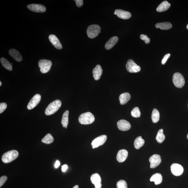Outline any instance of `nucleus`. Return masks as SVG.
Returning a JSON list of instances; mask_svg holds the SVG:
<instances>
[{"instance_id":"obj_13","label":"nucleus","mask_w":188,"mask_h":188,"mask_svg":"<svg viewBox=\"0 0 188 188\" xmlns=\"http://www.w3.org/2000/svg\"><path fill=\"white\" fill-rule=\"evenodd\" d=\"M117 126L119 129L122 131H126L130 130L131 128L130 123L124 119H121L118 122Z\"/></svg>"},{"instance_id":"obj_37","label":"nucleus","mask_w":188,"mask_h":188,"mask_svg":"<svg viewBox=\"0 0 188 188\" xmlns=\"http://www.w3.org/2000/svg\"><path fill=\"white\" fill-rule=\"evenodd\" d=\"M74 1L77 7H80L83 6V1L82 0H75Z\"/></svg>"},{"instance_id":"obj_10","label":"nucleus","mask_w":188,"mask_h":188,"mask_svg":"<svg viewBox=\"0 0 188 188\" xmlns=\"http://www.w3.org/2000/svg\"><path fill=\"white\" fill-rule=\"evenodd\" d=\"M161 156L158 154H154L149 158L150 163V167L151 168H154L159 165L161 162Z\"/></svg>"},{"instance_id":"obj_17","label":"nucleus","mask_w":188,"mask_h":188,"mask_svg":"<svg viewBox=\"0 0 188 188\" xmlns=\"http://www.w3.org/2000/svg\"><path fill=\"white\" fill-rule=\"evenodd\" d=\"M128 152L127 150L124 149L120 150L117 155V161L120 163L124 162L128 157Z\"/></svg>"},{"instance_id":"obj_34","label":"nucleus","mask_w":188,"mask_h":188,"mask_svg":"<svg viewBox=\"0 0 188 188\" xmlns=\"http://www.w3.org/2000/svg\"><path fill=\"white\" fill-rule=\"evenodd\" d=\"M7 107V105L5 102L1 103L0 104V114H1L5 111Z\"/></svg>"},{"instance_id":"obj_1","label":"nucleus","mask_w":188,"mask_h":188,"mask_svg":"<svg viewBox=\"0 0 188 188\" xmlns=\"http://www.w3.org/2000/svg\"><path fill=\"white\" fill-rule=\"evenodd\" d=\"M61 101L56 100L49 104L46 109L45 114L47 115H50L54 114L59 109L61 106Z\"/></svg>"},{"instance_id":"obj_15","label":"nucleus","mask_w":188,"mask_h":188,"mask_svg":"<svg viewBox=\"0 0 188 188\" xmlns=\"http://www.w3.org/2000/svg\"><path fill=\"white\" fill-rule=\"evenodd\" d=\"M114 12L118 17L123 19H128L131 16V14L129 12L119 9L115 10Z\"/></svg>"},{"instance_id":"obj_6","label":"nucleus","mask_w":188,"mask_h":188,"mask_svg":"<svg viewBox=\"0 0 188 188\" xmlns=\"http://www.w3.org/2000/svg\"><path fill=\"white\" fill-rule=\"evenodd\" d=\"M40 71L42 73L48 72L51 69L52 62L51 61L45 59L40 60L38 62Z\"/></svg>"},{"instance_id":"obj_8","label":"nucleus","mask_w":188,"mask_h":188,"mask_svg":"<svg viewBox=\"0 0 188 188\" xmlns=\"http://www.w3.org/2000/svg\"><path fill=\"white\" fill-rule=\"evenodd\" d=\"M107 139V136L106 135H102L95 138L92 142L91 145L93 148H95L102 145L105 143Z\"/></svg>"},{"instance_id":"obj_22","label":"nucleus","mask_w":188,"mask_h":188,"mask_svg":"<svg viewBox=\"0 0 188 188\" xmlns=\"http://www.w3.org/2000/svg\"><path fill=\"white\" fill-rule=\"evenodd\" d=\"M131 95L129 93H124L121 94L119 97L120 103L122 105L126 104L131 99Z\"/></svg>"},{"instance_id":"obj_11","label":"nucleus","mask_w":188,"mask_h":188,"mask_svg":"<svg viewBox=\"0 0 188 188\" xmlns=\"http://www.w3.org/2000/svg\"><path fill=\"white\" fill-rule=\"evenodd\" d=\"M41 95L38 94H36L29 101L27 105V108L29 110L33 109L37 105L41 100Z\"/></svg>"},{"instance_id":"obj_41","label":"nucleus","mask_w":188,"mask_h":188,"mask_svg":"<svg viewBox=\"0 0 188 188\" xmlns=\"http://www.w3.org/2000/svg\"><path fill=\"white\" fill-rule=\"evenodd\" d=\"M2 84V83L1 82H0V86H1Z\"/></svg>"},{"instance_id":"obj_40","label":"nucleus","mask_w":188,"mask_h":188,"mask_svg":"<svg viewBox=\"0 0 188 188\" xmlns=\"http://www.w3.org/2000/svg\"><path fill=\"white\" fill-rule=\"evenodd\" d=\"M73 188H79L78 186L77 185H75Z\"/></svg>"},{"instance_id":"obj_26","label":"nucleus","mask_w":188,"mask_h":188,"mask_svg":"<svg viewBox=\"0 0 188 188\" xmlns=\"http://www.w3.org/2000/svg\"><path fill=\"white\" fill-rule=\"evenodd\" d=\"M69 110H67L64 112L62 115L61 123L62 126L66 128H67L69 124Z\"/></svg>"},{"instance_id":"obj_16","label":"nucleus","mask_w":188,"mask_h":188,"mask_svg":"<svg viewBox=\"0 0 188 188\" xmlns=\"http://www.w3.org/2000/svg\"><path fill=\"white\" fill-rule=\"evenodd\" d=\"M49 39L51 43L57 49H62V45L59 40L56 36L54 35H51L49 36Z\"/></svg>"},{"instance_id":"obj_3","label":"nucleus","mask_w":188,"mask_h":188,"mask_svg":"<svg viewBox=\"0 0 188 188\" xmlns=\"http://www.w3.org/2000/svg\"><path fill=\"white\" fill-rule=\"evenodd\" d=\"M19 156V153L16 150H13L5 153L2 156V161L5 163H11Z\"/></svg>"},{"instance_id":"obj_30","label":"nucleus","mask_w":188,"mask_h":188,"mask_svg":"<svg viewBox=\"0 0 188 188\" xmlns=\"http://www.w3.org/2000/svg\"><path fill=\"white\" fill-rule=\"evenodd\" d=\"M54 138L51 134H47L42 140V142L46 144H50L54 141Z\"/></svg>"},{"instance_id":"obj_36","label":"nucleus","mask_w":188,"mask_h":188,"mask_svg":"<svg viewBox=\"0 0 188 188\" xmlns=\"http://www.w3.org/2000/svg\"><path fill=\"white\" fill-rule=\"evenodd\" d=\"M170 53H168L165 54V56H164L163 58L162 59L161 63L163 64H165L166 62H167V60L170 57Z\"/></svg>"},{"instance_id":"obj_23","label":"nucleus","mask_w":188,"mask_h":188,"mask_svg":"<svg viewBox=\"0 0 188 188\" xmlns=\"http://www.w3.org/2000/svg\"><path fill=\"white\" fill-rule=\"evenodd\" d=\"M151 182H154L155 185H158L161 184L163 181V177L160 173H156L153 175L150 178Z\"/></svg>"},{"instance_id":"obj_28","label":"nucleus","mask_w":188,"mask_h":188,"mask_svg":"<svg viewBox=\"0 0 188 188\" xmlns=\"http://www.w3.org/2000/svg\"><path fill=\"white\" fill-rule=\"evenodd\" d=\"M160 115L159 111L156 108L153 110L152 114V121L154 123H156L159 121Z\"/></svg>"},{"instance_id":"obj_25","label":"nucleus","mask_w":188,"mask_h":188,"mask_svg":"<svg viewBox=\"0 0 188 188\" xmlns=\"http://www.w3.org/2000/svg\"><path fill=\"white\" fill-rule=\"evenodd\" d=\"M145 140L143 139L141 136L137 137L134 141V147L137 150L140 149L145 144Z\"/></svg>"},{"instance_id":"obj_5","label":"nucleus","mask_w":188,"mask_h":188,"mask_svg":"<svg viewBox=\"0 0 188 188\" xmlns=\"http://www.w3.org/2000/svg\"><path fill=\"white\" fill-rule=\"evenodd\" d=\"M172 81L174 86L179 88H182L185 84V79L183 75L179 73H175L173 75Z\"/></svg>"},{"instance_id":"obj_29","label":"nucleus","mask_w":188,"mask_h":188,"mask_svg":"<svg viewBox=\"0 0 188 188\" xmlns=\"http://www.w3.org/2000/svg\"><path fill=\"white\" fill-rule=\"evenodd\" d=\"M163 129H160L158 131L156 139V141L159 143H162L165 141V136L163 134Z\"/></svg>"},{"instance_id":"obj_39","label":"nucleus","mask_w":188,"mask_h":188,"mask_svg":"<svg viewBox=\"0 0 188 188\" xmlns=\"http://www.w3.org/2000/svg\"><path fill=\"white\" fill-rule=\"evenodd\" d=\"M60 165V162L59 161H57L56 163L55 164L54 167L56 168H58Z\"/></svg>"},{"instance_id":"obj_9","label":"nucleus","mask_w":188,"mask_h":188,"mask_svg":"<svg viewBox=\"0 0 188 188\" xmlns=\"http://www.w3.org/2000/svg\"><path fill=\"white\" fill-rule=\"evenodd\" d=\"M170 168L171 172L175 176L181 175L183 172V168L180 164L173 163L171 166Z\"/></svg>"},{"instance_id":"obj_12","label":"nucleus","mask_w":188,"mask_h":188,"mask_svg":"<svg viewBox=\"0 0 188 188\" xmlns=\"http://www.w3.org/2000/svg\"><path fill=\"white\" fill-rule=\"evenodd\" d=\"M27 7L29 10L35 12L43 13L46 11L45 6L41 4H33L28 5Z\"/></svg>"},{"instance_id":"obj_32","label":"nucleus","mask_w":188,"mask_h":188,"mask_svg":"<svg viewBox=\"0 0 188 188\" xmlns=\"http://www.w3.org/2000/svg\"><path fill=\"white\" fill-rule=\"evenodd\" d=\"M117 188H127L128 185L126 182L124 180H120L117 182Z\"/></svg>"},{"instance_id":"obj_18","label":"nucleus","mask_w":188,"mask_h":188,"mask_svg":"<svg viewBox=\"0 0 188 188\" xmlns=\"http://www.w3.org/2000/svg\"><path fill=\"white\" fill-rule=\"evenodd\" d=\"M9 54L14 59L18 62H21L23 60V57L19 51L15 49H12L9 51Z\"/></svg>"},{"instance_id":"obj_27","label":"nucleus","mask_w":188,"mask_h":188,"mask_svg":"<svg viewBox=\"0 0 188 188\" xmlns=\"http://www.w3.org/2000/svg\"><path fill=\"white\" fill-rule=\"evenodd\" d=\"M1 62L2 65L5 69L9 71H12L13 69L12 65L6 59L4 58H1Z\"/></svg>"},{"instance_id":"obj_43","label":"nucleus","mask_w":188,"mask_h":188,"mask_svg":"<svg viewBox=\"0 0 188 188\" xmlns=\"http://www.w3.org/2000/svg\"><path fill=\"white\" fill-rule=\"evenodd\" d=\"M187 139H188V134L187 135Z\"/></svg>"},{"instance_id":"obj_38","label":"nucleus","mask_w":188,"mask_h":188,"mask_svg":"<svg viewBox=\"0 0 188 188\" xmlns=\"http://www.w3.org/2000/svg\"><path fill=\"white\" fill-rule=\"evenodd\" d=\"M68 166L67 165H64L62 167V171L63 172H64L67 170L68 169Z\"/></svg>"},{"instance_id":"obj_2","label":"nucleus","mask_w":188,"mask_h":188,"mask_svg":"<svg viewBox=\"0 0 188 188\" xmlns=\"http://www.w3.org/2000/svg\"><path fill=\"white\" fill-rule=\"evenodd\" d=\"M95 120V117L92 113L90 112L83 113L78 118L79 122L81 124L88 125L93 123Z\"/></svg>"},{"instance_id":"obj_4","label":"nucleus","mask_w":188,"mask_h":188,"mask_svg":"<svg viewBox=\"0 0 188 188\" xmlns=\"http://www.w3.org/2000/svg\"><path fill=\"white\" fill-rule=\"evenodd\" d=\"M101 32L100 27L98 25H93L88 27L87 33L88 37L94 38L97 37Z\"/></svg>"},{"instance_id":"obj_20","label":"nucleus","mask_w":188,"mask_h":188,"mask_svg":"<svg viewBox=\"0 0 188 188\" xmlns=\"http://www.w3.org/2000/svg\"><path fill=\"white\" fill-rule=\"evenodd\" d=\"M119 38L117 36H114L110 38L107 42L105 47L107 49H110L115 46L118 41Z\"/></svg>"},{"instance_id":"obj_33","label":"nucleus","mask_w":188,"mask_h":188,"mask_svg":"<svg viewBox=\"0 0 188 188\" xmlns=\"http://www.w3.org/2000/svg\"><path fill=\"white\" fill-rule=\"evenodd\" d=\"M141 39L144 41L146 44H148L150 43V39L146 35L141 34L140 36Z\"/></svg>"},{"instance_id":"obj_19","label":"nucleus","mask_w":188,"mask_h":188,"mask_svg":"<svg viewBox=\"0 0 188 188\" xmlns=\"http://www.w3.org/2000/svg\"><path fill=\"white\" fill-rule=\"evenodd\" d=\"M102 74V69L100 65H97L93 69V75L95 80L98 81L100 79Z\"/></svg>"},{"instance_id":"obj_7","label":"nucleus","mask_w":188,"mask_h":188,"mask_svg":"<svg viewBox=\"0 0 188 188\" xmlns=\"http://www.w3.org/2000/svg\"><path fill=\"white\" fill-rule=\"evenodd\" d=\"M126 67L127 71L131 73L139 72L141 70V67L132 59H129L128 61Z\"/></svg>"},{"instance_id":"obj_24","label":"nucleus","mask_w":188,"mask_h":188,"mask_svg":"<svg viewBox=\"0 0 188 188\" xmlns=\"http://www.w3.org/2000/svg\"><path fill=\"white\" fill-rule=\"evenodd\" d=\"M155 27L157 28H160L161 30H169L172 27V25L169 22L165 23H158L155 25Z\"/></svg>"},{"instance_id":"obj_42","label":"nucleus","mask_w":188,"mask_h":188,"mask_svg":"<svg viewBox=\"0 0 188 188\" xmlns=\"http://www.w3.org/2000/svg\"><path fill=\"white\" fill-rule=\"evenodd\" d=\"M187 29H188V24L187 25Z\"/></svg>"},{"instance_id":"obj_31","label":"nucleus","mask_w":188,"mask_h":188,"mask_svg":"<svg viewBox=\"0 0 188 188\" xmlns=\"http://www.w3.org/2000/svg\"><path fill=\"white\" fill-rule=\"evenodd\" d=\"M131 115L132 117L135 118L139 117H141V112L139 108L135 107L132 110Z\"/></svg>"},{"instance_id":"obj_21","label":"nucleus","mask_w":188,"mask_h":188,"mask_svg":"<svg viewBox=\"0 0 188 188\" xmlns=\"http://www.w3.org/2000/svg\"><path fill=\"white\" fill-rule=\"evenodd\" d=\"M171 4L167 1H165L162 2L156 8L157 11L161 12L167 11L170 7Z\"/></svg>"},{"instance_id":"obj_14","label":"nucleus","mask_w":188,"mask_h":188,"mask_svg":"<svg viewBox=\"0 0 188 188\" xmlns=\"http://www.w3.org/2000/svg\"><path fill=\"white\" fill-rule=\"evenodd\" d=\"M91 181L94 185L95 188H101L102 187L101 184V177L98 173H95L92 175L91 177Z\"/></svg>"},{"instance_id":"obj_44","label":"nucleus","mask_w":188,"mask_h":188,"mask_svg":"<svg viewBox=\"0 0 188 188\" xmlns=\"http://www.w3.org/2000/svg\"></svg>"},{"instance_id":"obj_35","label":"nucleus","mask_w":188,"mask_h":188,"mask_svg":"<svg viewBox=\"0 0 188 188\" xmlns=\"http://www.w3.org/2000/svg\"><path fill=\"white\" fill-rule=\"evenodd\" d=\"M7 180V177L6 176H4L1 177L0 178V187H1L3 185Z\"/></svg>"}]
</instances>
